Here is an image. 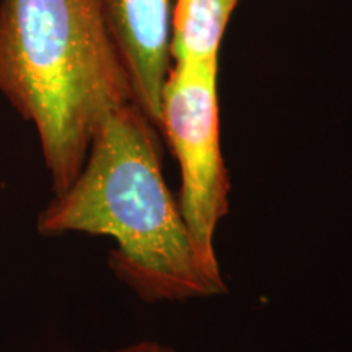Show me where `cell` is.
<instances>
[{"label": "cell", "instance_id": "obj_1", "mask_svg": "<svg viewBox=\"0 0 352 352\" xmlns=\"http://www.w3.org/2000/svg\"><path fill=\"white\" fill-rule=\"evenodd\" d=\"M38 230L113 239L109 266L147 302L227 292L222 272L201 256L165 182L158 127L134 101L101 126L80 173L39 214Z\"/></svg>", "mask_w": 352, "mask_h": 352}, {"label": "cell", "instance_id": "obj_2", "mask_svg": "<svg viewBox=\"0 0 352 352\" xmlns=\"http://www.w3.org/2000/svg\"><path fill=\"white\" fill-rule=\"evenodd\" d=\"M0 94L36 129L54 196L108 118L134 101L96 0H0Z\"/></svg>", "mask_w": 352, "mask_h": 352}, {"label": "cell", "instance_id": "obj_3", "mask_svg": "<svg viewBox=\"0 0 352 352\" xmlns=\"http://www.w3.org/2000/svg\"><path fill=\"white\" fill-rule=\"evenodd\" d=\"M182 171L179 209L201 256L220 270L215 232L230 209V178L220 144L219 63H173L158 114Z\"/></svg>", "mask_w": 352, "mask_h": 352}, {"label": "cell", "instance_id": "obj_4", "mask_svg": "<svg viewBox=\"0 0 352 352\" xmlns=\"http://www.w3.org/2000/svg\"><path fill=\"white\" fill-rule=\"evenodd\" d=\"M122 57L135 104L158 122L171 64L173 0H96ZM158 127V126H157Z\"/></svg>", "mask_w": 352, "mask_h": 352}, {"label": "cell", "instance_id": "obj_5", "mask_svg": "<svg viewBox=\"0 0 352 352\" xmlns=\"http://www.w3.org/2000/svg\"><path fill=\"white\" fill-rule=\"evenodd\" d=\"M240 0H173L171 60L219 63L220 47Z\"/></svg>", "mask_w": 352, "mask_h": 352}, {"label": "cell", "instance_id": "obj_6", "mask_svg": "<svg viewBox=\"0 0 352 352\" xmlns=\"http://www.w3.org/2000/svg\"><path fill=\"white\" fill-rule=\"evenodd\" d=\"M109 352H179V351H176L175 347L162 344V342H157V341H140V342H134V344L120 347V349H114Z\"/></svg>", "mask_w": 352, "mask_h": 352}]
</instances>
